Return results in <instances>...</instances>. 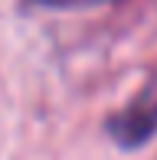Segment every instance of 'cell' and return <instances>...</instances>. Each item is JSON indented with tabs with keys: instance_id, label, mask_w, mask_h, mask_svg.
Returning <instances> with one entry per match:
<instances>
[{
	"instance_id": "obj_1",
	"label": "cell",
	"mask_w": 157,
	"mask_h": 160,
	"mask_svg": "<svg viewBox=\"0 0 157 160\" xmlns=\"http://www.w3.org/2000/svg\"><path fill=\"white\" fill-rule=\"evenodd\" d=\"M111 137L121 147H141L157 134V72L151 75V82L128 101L124 111H118L108 121Z\"/></svg>"
},
{
	"instance_id": "obj_2",
	"label": "cell",
	"mask_w": 157,
	"mask_h": 160,
	"mask_svg": "<svg viewBox=\"0 0 157 160\" xmlns=\"http://www.w3.org/2000/svg\"><path fill=\"white\" fill-rule=\"evenodd\" d=\"M30 3H39V7H95V3H118V0H30Z\"/></svg>"
}]
</instances>
